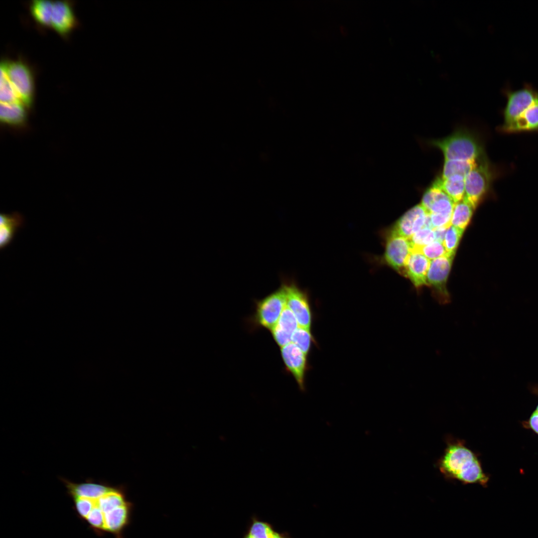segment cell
Segmentation results:
<instances>
[{
	"label": "cell",
	"mask_w": 538,
	"mask_h": 538,
	"mask_svg": "<svg viewBox=\"0 0 538 538\" xmlns=\"http://www.w3.org/2000/svg\"><path fill=\"white\" fill-rule=\"evenodd\" d=\"M20 101L11 103H0V119L3 124L20 127L25 123L26 113Z\"/></svg>",
	"instance_id": "cell-18"
},
{
	"label": "cell",
	"mask_w": 538,
	"mask_h": 538,
	"mask_svg": "<svg viewBox=\"0 0 538 538\" xmlns=\"http://www.w3.org/2000/svg\"><path fill=\"white\" fill-rule=\"evenodd\" d=\"M435 180L442 190L456 203L465 197V177L461 175H453L445 179L437 176Z\"/></svg>",
	"instance_id": "cell-19"
},
{
	"label": "cell",
	"mask_w": 538,
	"mask_h": 538,
	"mask_svg": "<svg viewBox=\"0 0 538 538\" xmlns=\"http://www.w3.org/2000/svg\"><path fill=\"white\" fill-rule=\"evenodd\" d=\"M2 67L17 94L20 101L26 107L31 105L33 96V83L28 66L20 61H3Z\"/></svg>",
	"instance_id": "cell-7"
},
{
	"label": "cell",
	"mask_w": 538,
	"mask_h": 538,
	"mask_svg": "<svg viewBox=\"0 0 538 538\" xmlns=\"http://www.w3.org/2000/svg\"><path fill=\"white\" fill-rule=\"evenodd\" d=\"M0 100V103L4 104L20 101L17 94L8 80L4 69L1 67Z\"/></svg>",
	"instance_id": "cell-24"
},
{
	"label": "cell",
	"mask_w": 538,
	"mask_h": 538,
	"mask_svg": "<svg viewBox=\"0 0 538 538\" xmlns=\"http://www.w3.org/2000/svg\"><path fill=\"white\" fill-rule=\"evenodd\" d=\"M243 538H291L287 533L275 531L269 523L253 518Z\"/></svg>",
	"instance_id": "cell-20"
},
{
	"label": "cell",
	"mask_w": 538,
	"mask_h": 538,
	"mask_svg": "<svg viewBox=\"0 0 538 538\" xmlns=\"http://www.w3.org/2000/svg\"><path fill=\"white\" fill-rule=\"evenodd\" d=\"M454 204L435 180L423 193L420 203L428 214L450 217Z\"/></svg>",
	"instance_id": "cell-11"
},
{
	"label": "cell",
	"mask_w": 538,
	"mask_h": 538,
	"mask_svg": "<svg viewBox=\"0 0 538 538\" xmlns=\"http://www.w3.org/2000/svg\"><path fill=\"white\" fill-rule=\"evenodd\" d=\"M506 95L500 131L510 133L538 131V91L526 85L517 90L507 91Z\"/></svg>",
	"instance_id": "cell-3"
},
{
	"label": "cell",
	"mask_w": 538,
	"mask_h": 538,
	"mask_svg": "<svg viewBox=\"0 0 538 538\" xmlns=\"http://www.w3.org/2000/svg\"><path fill=\"white\" fill-rule=\"evenodd\" d=\"M437 466L447 480L464 484H477L485 487L489 477L484 473L478 455L467 447L465 442L450 436L437 462Z\"/></svg>",
	"instance_id": "cell-2"
},
{
	"label": "cell",
	"mask_w": 538,
	"mask_h": 538,
	"mask_svg": "<svg viewBox=\"0 0 538 538\" xmlns=\"http://www.w3.org/2000/svg\"><path fill=\"white\" fill-rule=\"evenodd\" d=\"M286 306L295 315L300 327L310 330L312 313L306 294L294 283L282 279Z\"/></svg>",
	"instance_id": "cell-10"
},
{
	"label": "cell",
	"mask_w": 538,
	"mask_h": 538,
	"mask_svg": "<svg viewBox=\"0 0 538 538\" xmlns=\"http://www.w3.org/2000/svg\"><path fill=\"white\" fill-rule=\"evenodd\" d=\"M447 228L445 227H440L433 229L435 237V241H437L441 243L443 242L444 236Z\"/></svg>",
	"instance_id": "cell-30"
},
{
	"label": "cell",
	"mask_w": 538,
	"mask_h": 538,
	"mask_svg": "<svg viewBox=\"0 0 538 538\" xmlns=\"http://www.w3.org/2000/svg\"><path fill=\"white\" fill-rule=\"evenodd\" d=\"M530 427L537 434H538V412L534 411L530 417L529 420Z\"/></svg>",
	"instance_id": "cell-29"
},
{
	"label": "cell",
	"mask_w": 538,
	"mask_h": 538,
	"mask_svg": "<svg viewBox=\"0 0 538 538\" xmlns=\"http://www.w3.org/2000/svg\"><path fill=\"white\" fill-rule=\"evenodd\" d=\"M427 144L439 149L444 160H479L487 156L479 136L466 128H457L450 135L430 140Z\"/></svg>",
	"instance_id": "cell-4"
},
{
	"label": "cell",
	"mask_w": 538,
	"mask_h": 538,
	"mask_svg": "<svg viewBox=\"0 0 538 538\" xmlns=\"http://www.w3.org/2000/svg\"><path fill=\"white\" fill-rule=\"evenodd\" d=\"M464 231L452 225L447 229L442 244L448 255L454 257Z\"/></svg>",
	"instance_id": "cell-25"
},
{
	"label": "cell",
	"mask_w": 538,
	"mask_h": 538,
	"mask_svg": "<svg viewBox=\"0 0 538 538\" xmlns=\"http://www.w3.org/2000/svg\"><path fill=\"white\" fill-rule=\"evenodd\" d=\"M412 249L418 251L430 261L448 255L442 243L437 241L421 247H412Z\"/></svg>",
	"instance_id": "cell-27"
},
{
	"label": "cell",
	"mask_w": 538,
	"mask_h": 538,
	"mask_svg": "<svg viewBox=\"0 0 538 538\" xmlns=\"http://www.w3.org/2000/svg\"><path fill=\"white\" fill-rule=\"evenodd\" d=\"M474 210V208L465 198L455 203L451 225L464 231L470 221Z\"/></svg>",
	"instance_id": "cell-22"
},
{
	"label": "cell",
	"mask_w": 538,
	"mask_h": 538,
	"mask_svg": "<svg viewBox=\"0 0 538 538\" xmlns=\"http://www.w3.org/2000/svg\"><path fill=\"white\" fill-rule=\"evenodd\" d=\"M497 174L487 158H483L465 177V198L475 210L491 192Z\"/></svg>",
	"instance_id": "cell-5"
},
{
	"label": "cell",
	"mask_w": 538,
	"mask_h": 538,
	"mask_svg": "<svg viewBox=\"0 0 538 538\" xmlns=\"http://www.w3.org/2000/svg\"><path fill=\"white\" fill-rule=\"evenodd\" d=\"M454 257L446 255L430 261L427 274V282L437 301L442 304L449 303L450 295L446 282Z\"/></svg>",
	"instance_id": "cell-8"
},
{
	"label": "cell",
	"mask_w": 538,
	"mask_h": 538,
	"mask_svg": "<svg viewBox=\"0 0 538 538\" xmlns=\"http://www.w3.org/2000/svg\"><path fill=\"white\" fill-rule=\"evenodd\" d=\"M411 249L409 239L391 230L386 239L384 260L394 270L406 277L405 265Z\"/></svg>",
	"instance_id": "cell-9"
},
{
	"label": "cell",
	"mask_w": 538,
	"mask_h": 538,
	"mask_svg": "<svg viewBox=\"0 0 538 538\" xmlns=\"http://www.w3.org/2000/svg\"><path fill=\"white\" fill-rule=\"evenodd\" d=\"M536 411H537L538 412V406L537 407V409H536Z\"/></svg>",
	"instance_id": "cell-31"
},
{
	"label": "cell",
	"mask_w": 538,
	"mask_h": 538,
	"mask_svg": "<svg viewBox=\"0 0 538 538\" xmlns=\"http://www.w3.org/2000/svg\"><path fill=\"white\" fill-rule=\"evenodd\" d=\"M412 247H421L435 241V237L432 229L423 227L409 239Z\"/></svg>",
	"instance_id": "cell-28"
},
{
	"label": "cell",
	"mask_w": 538,
	"mask_h": 538,
	"mask_svg": "<svg viewBox=\"0 0 538 538\" xmlns=\"http://www.w3.org/2000/svg\"><path fill=\"white\" fill-rule=\"evenodd\" d=\"M430 260L418 251L411 249L405 265L406 277L414 286L420 288L427 285V274Z\"/></svg>",
	"instance_id": "cell-14"
},
{
	"label": "cell",
	"mask_w": 538,
	"mask_h": 538,
	"mask_svg": "<svg viewBox=\"0 0 538 538\" xmlns=\"http://www.w3.org/2000/svg\"><path fill=\"white\" fill-rule=\"evenodd\" d=\"M24 219L18 212L0 215V247L7 246L13 239L16 231L22 227Z\"/></svg>",
	"instance_id": "cell-17"
},
{
	"label": "cell",
	"mask_w": 538,
	"mask_h": 538,
	"mask_svg": "<svg viewBox=\"0 0 538 538\" xmlns=\"http://www.w3.org/2000/svg\"><path fill=\"white\" fill-rule=\"evenodd\" d=\"M298 325L295 315L286 305L276 324L270 330L272 337L279 347L290 343L293 333L299 327Z\"/></svg>",
	"instance_id": "cell-15"
},
{
	"label": "cell",
	"mask_w": 538,
	"mask_h": 538,
	"mask_svg": "<svg viewBox=\"0 0 538 538\" xmlns=\"http://www.w3.org/2000/svg\"><path fill=\"white\" fill-rule=\"evenodd\" d=\"M428 213L420 204L412 207L395 223L392 231L409 239L416 232L424 227Z\"/></svg>",
	"instance_id": "cell-13"
},
{
	"label": "cell",
	"mask_w": 538,
	"mask_h": 538,
	"mask_svg": "<svg viewBox=\"0 0 538 538\" xmlns=\"http://www.w3.org/2000/svg\"><path fill=\"white\" fill-rule=\"evenodd\" d=\"M280 353L286 370L293 376L299 389L303 391L307 368V356L292 342L281 347Z\"/></svg>",
	"instance_id": "cell-12"
},
{
	"label": "cell",
	"mask_w": 538,
	"mask_h": 538,
	"mask_svg": "<svg viewBox=\"0 0 538 538\" xmlns=\"http://www.w3.org/2000/svg\"><path fill=\"white\" fill-rule=\"evenodd\" d=\"M254 322L258 326L269 330L276 324L285 307L286 294L281 284L279 287L264 298L255 302Z\"/></svg>",
	"instance_id": "cell-6"
},
{
	"label": "cell",
	"mask_w": 538,
	"mask_h": 538,
	"mask_svg": "<svg viewBox=\"0 0 538 538\" xmlns=\"http://www.w3.org/2000/svg\"><path fill=\"white\" fill-rule=\"evenodd\" d=\"M310 330L299 326L295 330L291 338L292 343L296 345L306 356L310 350L313 341Z\"/></svg>",
	"instance_id": "cell-26"
},
{
	"label": "cell",
	"mask_w": 538,
	"mask_h": 538,
	"mask_svg": "<svg viewBox=\"0 0 538 538\" xmlns=\"http://www.w3.org/2000/svg\"><path fill=\"white\" fill-rule=\"evenodd\" d=\"M76 18L70 5L66 1H53L51 27L62 35H66L75 27Z\"/></svg>",
	"instance_id": "cell-16"
},
{
	"label": "cell",
	"mask_w": 538,
	"mask_h": 538,
	"mask_svg": "<svg viewBox=\"0 0 538 538\" xmlns=\"http://www.w3.org/2000/svg\"><path fill=\"white\" fill-rule=\"evenodd\" d=\"M483 158L474 160H444L441 174L438 176L441 179H445L453 175H461L465 177Z\"/></svg>",
	"instance_id": "cell-21"
},
{
	"label": "cell",
	"mask_w": 538,
	"mask_h": 538,
	"mask_svg": "<svg viewBox=\"0 0 538 538\" xmlns=\"http://www.w3.org/2000/svg\"><path fill=\"white\" fill-rule=\"evenodd\" d=\"M53 1L47 0H35L31 2L30 12L35 20L39 24L51 26Z\"/></svg>",
	"instance_id": "cell-23"
},
{
	"label": "cell",
	"mask_w": 538,
	"mask_h": 538,
	"mask_svg": "<svg viewBox=\"0 0 538 538\" xmlns=\"http://www.w3.org/2000/svg\"><path fill=\"white\" fill-rule=\"evenodd\" d=\"M71 499L77 515L97 535L110 534L115 538H124V532L131 522L134 506L123 489L112 486L97 497H74Z\"/></svg>",
	"instance_id": "cell-1"
}]
</instances>
